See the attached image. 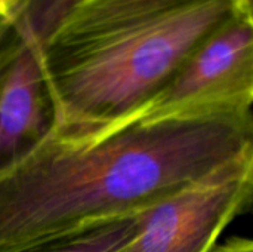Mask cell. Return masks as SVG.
<instances>
[{"label":"cell","instance_id":"2","mask_svg":"<svg viewBox=\"0 0 253 252\" xmlns=\"http://www.w3.org/2000/svg\"><path fill=\"white\" fill-rule=\"evenodd\" d=\"M252 0H74L47 36L56 128L95 132L138 117L179 67Z\"/></svg>","mask_w":253,"mask_h":252},{"label":"cell","instance_id":"6","mask_svg":"<svg viewBox=\"0 0 253 252\" xmlns=\"http://www.w3.org/2000/svg\"><path fill=\"white\" fill-rule=\"evenodd\" d=\"M141 212L98 221L71 233L10 252H117L138 233Z\"/></svg>","mask_w":253,"mask_h":252},{"label":"cell","instance_id":"5","mask_svg":"<svg viewBox=\"0 0 253 252\" xmlns=\"http://www.w3.org/2000/svg\"><path fill=\"white\" fill-rule=\"evenodd\" d=\"M253 15L233 18L179 67L136 119L252 113Z\"/></svg>","mask_w":253,"mask_h":252},{"label":"cell","instance_id":"4","mask_svg":"<svg viewBox=\"0 0 253 252\" xmlns=\"http://www.w3.org/2000/svg\"><path fill=\"white\" fill-rule=\"evenodd\" d=\"M253 150L141 212L138 233L117 252H211L252 208Z\"/></svg>","mask_w":253,"mask_h":252},{"label":"cell","instance_id":"8","mask_svg":"<svg viewBox=\"0 0 253 252\" xmlns=\"http://www.w3.org/2000/svg\"><path fill=\"white\" fill-rule=\"evenodd\" d=\"M18 0H0V15H10Z\"/></svg>","mask_w":253,"mask_h":252},{"label":"cell","instance_id":"9","mask_svg":"<svg viewBox=\"0 0 253 252\" xmlns=\"http://www.w3.org/2000/svg\"><path fill=\"white\" fill-rule=\"evenodd\" d=\"M9 16H10V15H7V16L0 15V36H1V33H3V30H4V27H6V24H7Z\"/></svg>","mask_w":253,"mask_h":252},{"label":"cell","instance_id":"3","mask_svg":"<svg viewBox=\"0 0 253 252\" xmlns=\"http://www.w3.org/2000/svg\"><path fill=\"white\" fill-rule=\"evenodd\" d=\"M74 0H18L0 36V174L56 126L43 68L47 36Z\"/></svg>","mask_w":253,"mask_h":252},{"label":"cell","instance_id":"7","mask_svg":"<svg viewBox=\"0 0 253 252\" xmlns=\"http://www.w3.org/2000/svg\"><path fill=\"white\" fill-rule=\"evenodd\" d=\"M211 252H253V242L248 238H231L218 244Z\"/></svg>","mask_w":253,"mask_h":252},{"label":"cell","instance_id":"1","mask_svg":"<svg viewBox=\"0 0 253 252\" xmlns=\"http://www.w3.org/2000/svg\"><path fill=\"white\" fill-rule=\"evenodd\" d=\"M253 150L252 113L55 129L0 174V252L144 211Z\"/></svg>","mask_w":253,"mask_h":252}]
</instances>
